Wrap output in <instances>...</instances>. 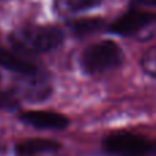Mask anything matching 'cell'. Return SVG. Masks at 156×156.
<instances>
[{
  "instance_id": "cell-5",
  "label": "cell",
  "mask_w": 156,
  "mask_h": 156,
  "mask_svg": "<svg viewBox=\"0 0 156 156\" xmlns=\"http://www.w3.org/2000/svg\"><path fill=\"white\" fill-rule=\"evenodd\" d=\"M23 78L16 81L14 93L18 99H25L27 101H44L52 93V85L49 78L40 73V70L32 74H22Z\"/></svg>"
},
{
  "instance_id": "cell-2",
  "label": "cell",
  "mask_w": 156,
  "mask_h": 156,
  "mask_svg": "<svg viewBox=\"0 0 156 156\" xmlns=\"http://www.w3.org/2000/svg\"><path fill=\"white\" fill-rule=\"evenodd\" d=\"M123 62L122 48L111 40L90 44L82 51L80 58L81 69L89 76L107 73L119 67Z\"/></svg>"
},
{
  "instance_id": "cell-6",
  "label": "cell",
  "mask_w": 156,
  "mask_h": 156,
  "mask_svg": "<svg viewBox=\"0 0 156 156\" xmlns=\"http://www.w3.org/2000/svg\"><path fill=\"white\" fill-rule=\"evenodd\" d=\"M19 119L26 125L45 130H63L70 125L67 116L55 111H25L19 114Z\"/></svg>"
},
{
  "instance_id": "cell-11",
  "label": "cell",
  "mask_w": 156,
  "mask_h": 156,
  "mask_svg": "<svg viewBox=\"0 0 156 156\" xmlns=\"http://www.w3.org/2000/svg\"><path fill=\"white\" fill-rule=\"evenodd\" d=\"M19 107V99L12 90H0V110L15 111Z\"/></svg>"
},
{
  "instance_id": "cell-10",
  "label": "cell",
  "mask_w": 156,
  "mask_h": 156,
  "mask_svg": "<svg viewBox=\"0 0 156 156\" xmlns=\"http://www.w3.org/2000/svg\"><path fill=\"white\" fill-rule=\"evenodd\" d=\"M103 0H55L54 8L59 15H70L99 5Z\"/></svg>"
},
{
  "instance_id": "cell-4",
  "label": "cell",
  "mask_w": 156,
  "mask_h": 156,
  "mask_svg": "<svg viewBox=\"0 0 156 156\" xmlns=\"http://www.w3.org/2000/svg\"><path fill=\"white\" fill-rule=\"evenodd\" d=\"M156 22V14L138 10L137 7L126 11L108 26V32L122 37H132Z\"/></svg>"
},
{
  "instance_id": "cell-7",
  "label": "cell",
  "mask_w": 156,
  "mask_h": 156,
  "mask_svg": "<svg viewBox=\"0 0 156 156\" xmlns=\"http://www.w3.org/2000/svg\"><path fill=\"white\" fill-rule=\"evenodd\" d=\"M0 66L18 74H32L38 71V67L33 62L3 45H0Z\"/></svg>"
},
{
  "instance_id": "cell-9",
  "label": "cell",
  "mask_w": 156,
  "mask_h": 156,
  "mask_svg": "<svg viewBox=\"0 0 156 156\" xmlns=\"http://www.w3.org/2000/svg\"><path fill=\"white\" fill-rule=\"evenodd\" d=\"M104 23L105 22L101 18H81L76 19V21H70L66 26L74 37L82 38L101 30L104 27Z\"/></svg>"
},
{
  "instance_id": "cell-12",
  "label": "cell",
  "mask_w": 156,
  "mask_h": 156,
  "mask_svg": "<svg viewBox=\"0 0 156 156\" xmlns=\"http://www.w3.org/2000/svg\"><path fill=\"white\" fill-rule=\"evenodd\" d=\"M141 67L148 76L156 78V45L151 47L141 59Z\"/></svg>"
},
{
  "instance_id": "cell-1",
  "label": "cell",
  "mask_w": 156,
  "mask_h": 156,
  "mask_svg": "<svg viewBox=\"0 0 156 156\" xmlns=\"http://www.w3.org/2000/svg\"><path fill=\"white\" fill-rule=\"evenodd\" d=\"M65 40V34L59 27L27 25L14 30L8 36L14 51L27 55L45 54L58 48Z\"/></svg>"
},
{
  "instance_id": "cell-8",
  "label": "cell",
  "mask_w": 156,
  "mask_h": 156,
  "mask_svg": "<svg viewBox=\"0 0 156 156\" xmlns=\"http://www.w3.org/2000/svg\"><path fill=\"white\" fill-rule=\"evenodd\" d=\"M62 148V144L48 138H30L21 141L15 145V152L22 156H32L40 154H51Z\"/></svg>"
},
{
  "instance_id": "cell-13",
  "label": "cell",
  "mask_w": 156,
  "mask_h": 156,
  "mask_svg": "<svg viewBox=\"0 0 156 156\" xmlns=\"http://www.w3.org/2000/svg\"><path fill=\"white\" fill-rule=\"evenodd\" d=\"M133 7H155L156 8V0H132Z\"/></svg>"
},
{
  "instance_id": "cell-3",
  "label": "cell",
  "mask_w": 156,
  "mask_h": 156,
  "mask_svg": "<svg viewBox=\"0 0 156 156\" xmlns=\"http://www.w3.org/2000/svg\"><path fill=\"white\" fill-rule=\"evenodd\" d=\"M111 156H156V140L134 133H112L103 140Z\"/></svg>"
},
{
  "instance_id": "cell-14",
  "label": "cell",
  "mask_w": 156,
  "mask_h": 156,
  "mask_svg": "<svg viewBox=\"0 0 156 156\" xmlns=\"http://www.w3.org/2000/svg\"><path fill=\"white\" fill-rule=\"evenodd\" d=\"M0 2H3V0H0Z\"/></svg>"
}]
</instances>
